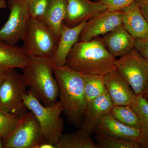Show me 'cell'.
Listing matches in <instances>:
<instances>
[{
    "mask_svg": "<svg viewBox=\"0 0 148 148\" xmlns=\"http://www.w3.org/2000/svg\"><path fill=\"white\" fill-rule=\"evenodd\" d=\"M20 116L0 109V138L7 137L18 124Z\"/></svg>",
    "mask_w": 148,
    "mask_h": 148,
    "instance_id": "obj_25",
    "label": "cell"
},
{
    "mask_svg": "<svg viewBox=\"0 0 148 148\" xmlns=\"http://www.w3.org/2000/svg\"><path fill=\"white\" fill-rule=\"evenodd\" d=\"M27 87L23 74L9 69L0 85V109L20 116L27 112L24 98Z\"/></svg>",
    "mask_w": 148,
    "mask_h": 148,
    "instance_id": "obj_6",
    "label": "cell"
},
{
    "mask_svg": "<svg viewBox=\"0 0 148 148\" xmlns=\"http://www.w3.org/2000/svg\"><path fill=\"white\" fill-rule=\"evenodd\" d=\"M131 106L138 114L141 121L138 146L139 148H148V103L142 95H137Z\"/></svg>",
    "mask_w": 148,
    "mask_h": 148,
    "instance_id": "obj_21",
    "label": "cell"
},
{
    "mask_svg": "<svg viewBox=\"0 0 148 148\" xmlns=\"http://www.w3.org/2000/svg\"><path fill=\"white\" fill-rule=\"evenodd\" d=\"M5 1V0H0V3H1L3 1Z\"/></svg>",
    "mask_w": 148,
    "mask_h": 148,
    "instance_id": "obj_35",
    "label": "cell"
},
{
    "mask_svg": "<svg viewBox=\"0 0 148 148\" xmlns=\"http://www.w3.org/2000/svg\"><path fill=\"white\" fill-rule=\"evenodd\" d=\"M115 59L98 37L77 42L69 52L66 65L81 73L105 76L115 71Z\"/></svg>",
    "mask_w": 148,
    "mask_h": 148,
    "instance_id": "obj_1",
    "label": "cell"
},
{
    "mask_svg": "<svg viewBox=\"0 0 148 148\" xmlns=\"http://www.w3.org/2000/svg\"><path fill=\"white\" fill-rule=\"evenodd\" d=\"M141 95H142L143 98L146 100V101L148 103V82L145 89Z\"/></svg>",
    "mask_w": 148,
    "mask_h": 148,
    "instance_id": "obj_31",
    "label": "cell"
},
{
    "mask_svg": "<svg viewBox=\"0 0 148 148\" xmlns=\"http://www.w3.org/2000/svg\"><path fill=\"white\" fill-rule=\"evenodd\" d=\"M90 134L80 128L75 132L62 134L55 148H98Z\"/></svg>",
    "mask_w": 148,
    "mask_h": 148,
    "instance_id": "obj_20",
    "label": "cell"
},
{
    "mask_svg": "<svg viewBox=\"0 0 148 148\" xmlns=\"http://www.w3.org/2000/svg\"><path fill=\"white\" fill-rule=\"evenodd\" d=\"M147 66L148 70V61H147Z\"/></svg>",
    "mask_w": 148,
    "mask_h": 148,
    "instance_id": "obj_34",
    "label": "cell"
},
{
    "mask_svg": "<svg viewBox=\"0 0 148 148\" xmlns=\"http://www.w3.org/2000/svg\"><path fill=\"white\" fill-rule=\"evenodd\" d=\"M53 72L58 83L63 112L72 124H79L83 120L87 105L83 74L66 64L53 67Z\"/></svg>",
    "mask_w": 148,
    "mask_h": 148,
    "instance_id": "obj_2",
    "label": "cell"
},
{
    "mask_svg": "<svg viewBox=\"0 0 148 148\" xmlns=\"http://www.w3.org/2000/svg\"><path fill=\"white\" fill-rule=\"evenodd\" d=\"M3 141V148H38L44 141L34 113L30 110L22 115L16 127Z\"/></svg>",
    "mask_w": 148,
    "mask_h": 148,
    "instance_id": "obj_8",
    "label": "cell"
},
{
    "mask_svg": "<svg viewBox=\"0 0 148 148\" xmlns=\"http://www.w3.org/2000/svg\"><path fill=\"white\" fill-rule=\"evenodd\" d=\"M95 138L98 148H139L137 143L97 133Z\"/></svg>",
    "mask_w": 148,
    "mask_h": 148,
    "instance_id": "obj_24",
    "label": "cell"
},
{
    "mask_svg": "<svg viewBox=\"0 0 148 148\" xmlns=\"http://www.w3.org/2000/svg\"><path fill=\"white\" fill-rule=\"evenodd\" d=\"M29 57L22 47L0 41V69L21 70L28 64Z\"/></svg>",
    "mask_w": 148,
    "mask_h": 148,
    "instance_id": "obj_19",
    "label": "cell"
},
{
    "mask_svg": "<svg viewBox=\"0 0 148 148\" xmlns=\"http://www.w3.org/2000/svg\"><path fill=\"white\" fill-rule=\"evenodd\" d=\"M121 11L107 10L87 20L79 41H90L105 35L122 24Z\"/></svg>",
    "mask_w": 148,
    "mask_h": 148,
    "instance_id": "obj_10",
    "label": "cell"
},
{
    "mask_svg": "<svg viewBox=\"0 0 148 148\" xmlns=\"http://www.w3.org/2000/svg\"><path fill=\"white\" fill-rule=\"evenodd\" d=\"M59 38L43 21L31 16L22 40V48L29 57L51 60L55 53Z\"/></svg>",
    "mask_w": 148,
    "mask_h": 148,
    "instance_id": "obj_5",
    "label": "cell"
},
{
    "mask_svg": "<svg viewBox=\"0 0 148 148\" xmlns=\"http://www.w3.org/2000/svg\"><path fill=\"white\" fill-rule=\"evenodd\" d=\"M141 11L148 22V0H135Z\"/></svg>",
    "mask_w": 148,
    "mask_h": 148,
    "instance_id": "obj_29",
    "label": "cell"
},
{
    "mask_svg": "<svg viewBox=\"0 0 148 148\" xmlns=\"http://www.w3.org/2000/svg\"><path fill=\"white\" fill-rule=\"evenodd\" d=\"M27 2L31 16L39 18L45 10L48 0H25Z\"/></svg>",
    "mask_w": 148,
    "mask_h": 148,
    "instance_id": "obj_26",
    "label": "cell"
},
{
    "mask_svg": "<svg viewBox=\"0 0 148 148\" xmlns=\"http://www.w3.org/2000/svg\"><path fill=\"white\" fill-rule=\"evenodd\" d=\"M114 106L107 91L88 103L81 128L91 134L103 117L110 113Z\"/></svg>",
    "mask_w": 148,
    "mask_h": 148,
    "instance_id": "obj_14",
    "label": "cell"
},
{
    "mask_svg": "<svg viewBox=\"0 0 148 148\" xmlns=\"http://www.w3.org/2000/svg\"><path fill=\"white\" fill-rule=\"evenodd\" d=\"M105 85L114 106H132L137 95L117 71L104 76Z\"/></svg>",
    "mask_w": 148,
    "mask_h": 148,
    "instance_id": "obj_11",
    "label": "cell"
},
{
    "mask_svg": "<svg viewBox=\"0 0 148 148\" xmlns=\"http://www.w3.org/2000/svg\"><path fill=\"white\" fill-rule=\"evenodd\" d=\"M24 104L27 109L32 111L38 119L44 141L55 145L63 134L64 119L61 114L64 108L61 101L52 106H45L29 90L24 96Z\"/></svg>",
    "mask_w": 148,
    "mask_h": 148,
    "instance_id": "obj_4",
    "label": "cell"
},
{
    "mask_svg": "<svg viewBox=\"0 0 148 148\" xmlns=\"http://www.w3.org/2000/svg\"><path fill=\"white\" fill-rule=\"evenodd\" d=\"M0 148H3V139L1 138H0Z\"/></svg>",
    "mask_w": 148,
    "mask_h": 148,
    "instance_id": "obj_33",
    "label": "cell"
},
{
    "mask_svg": "<svg viewBox=\"0 0 148 148\" xmlns=\"http://www.w3.org/2000/svg\"><path fill=\"white\" fill-rule=\"evenodd\" d=\"M135 0H99L98 1L106 6L108 10L121 11Z\"/></svg>",
    "mask_w": 148,
    "mask_h": 148,
    "instance_id": "obj_27",
    "label": "cell"
},
{
    "mask_svg": "<svg viewBox=\"0 0 148 148\" xmlns=\"http://www.w3.org/2000/svg\"><path fill=\"white\" fill-rule=\"evenodd\" d=\"M7 3L5 1L2 2L0 3V9L5 8L6 7Z\"/></svg>",
    "mask_w": 148,
    "mask_h": 148,
    "instance_id": "obj_32",
    "label": "cell"
},
{
    "mask_svg": "<svg viewBox=\"0 0 148 148\" xmlns=\"http://www.w3.org/2000/svg\"><path fill=\"white\" fill-rule=\"evenodd\" d=\"M8 70L0 69V85L6 76Z\"/></svg>",
    "mask_w": 148,
    "mask_h": 148,
    "instance_id": "obj_30",
    "label": "cell"
},
{
    "mask_svg": "<svg viewBox=\"0 0 148 148\" xmlns=\"http://www.w3.org/2000/svg\"><path fill=\"white\" fill-rule=\"evenodd\" d=\"M67 15L64 24L73 27L108 10L100 2L90 0H67Z\"/></svg>",
    "mask_w": 148,
    "mask_h": 148,
    "instance_id": "obj_12",
    "label": "cell"
},
{
    "mask_svg": "<svg viewBox=\"0 0 148 148\" xmlns=\"http://www.w3.org/2000/svg\"><path fill=\"white\" fill-rule=\"evenodd\" d=\"M49 59L29 57L22 70L29 90L44 106L55 104L59 97V88Z\"/></svg>",
    "mask_w": 148,
    "mask_h": 148,
    "instance_id": "obj_3",
    "label": "cell"
},
{
    "mask_svg": "<svg viewBox=\"0 0 148 148\" xmlns=\"http://www.w3.org/2000/svg\"><path fill=\"white\" fill-rule=\"evenodd\" d=\"M110 114L119 121L129 127L140 129L141 121L131 106H114Z\"/></svg>",
    "mask_w": 148,
    "mask_h": 148,
    "instance_id": "obj_23",
    "label": "cell"
},
{
    "mask_svg": "<svg viewBox=\"0 0 148 148\" xmlns=\"http://www.w3.org/2000/svg\"><path fill=\"white\" fill-rule=\"evenodd\" d=\"M135 49L148 61V34L143 38L135 39Z\"/></svg>",
    "mask_w": 148,
    "mask_h": 148,
    "instance_id": "obj_28",
    "label": "cell"
},
{
    "mask_svg": "<svg viewBox=\"0 0 148 148\" xmlns=\"http://www.w3.org/2000/svg\"><path fill=\"white\" fill-rule=\"evenodd\" d=\"M115 70L124 78L137 95H142L148 82V70L145 60L135 48L116 59Z\"/></svg>",
    "mask_w": 148,
    "mask_h": 148,
    "instance_id": "obj_7",
    "label": "cell"
},
{
    "mask_svg": "<svg viewBox=\"0 0 148 148\" xmlns=\"http://www.w3.org/2000/svg\"><path fill=\"white\" fill-rule=\"evenodd\" d=\"M67 12V0H48L44 12L38 19L45 23L59 37Z\"/></svg>",
    "mask_w": 148,
    "mask_h": 148,
    "instance_id": "obj_18",
    "label": "cell"
},
{
    "mask_svg": "<svg viewBox=\"0 0 148 148\" xmlns=\"http://www.w3.org/2000/svg\"><path fill=\"white\" fill-rule=\"evenodd\" d=\"M94 132L96 134H103L138 144L140 130L123 124L115 119L110 113L100 120Z\"/></svg>",
    "mask_w": 148,
    "mask_h": 148,
    "instance_id": "obj_15",
    "label": "cell"
},
{
    "mask_svg": "<svg viewBox=\"0 0 148 148\" xmlns=\"http://www.w3.org/2000/svg\"><path fill=\"white\" fill-rule=\"evenodd\" d=\"M7 5L10 14L0 29V41L15 45L24 39L32 16L25 0H8Z\"/></svg>",
    "mask_w": 148,
    "mask_h": 148,
    "instance_id": "obj_9",
    "label": "cell"
},
{
    "mask_svg": "<svg viewBox=\"0 0 148 148\" xmlns=\"http://www.w3.org/2000/svg\"><path fill=\"white\" fill-rule=\"evenodd\" d=\"M121 11V24L134 38L148 34V22L135 1Z\"/></svg>",
    "mask_w": 148,
    "mask_h": 148,
    "instance_id": "obj_17",
    "label": "cell"
},
{
    "mask_svg": "<svg viewBox=\"0 0 148 148\" xmlns=\"http://www.w3.org/2000/svg\"><path fill=\"white\" fill-rule=\"evenodd\" d=\"M87 20L73 27L63 24L61 34L55 53L51 59L53 67H60L66 65L67 57L72 49L79 41L80 34Z\"/></svg>",
    "mask_w": 148,
    "mask_h": 148,
    "instance_id": "obj_13",
    "label": "cell"
},
{
    "mask_svg": "<svg viewBox=\"0 0 148 148\" xmlns=\"http://www.w3.org/2000/svg\"><path fill=\"white\" fill-rule=\"evenodd\" d=\"M85 95L87 103L107 91L104 76L83 74Z\"/></svg>",
    "mask_w": 148,
    "mask_h": 148,
    "instance_id": "obj_22",
    "label": "cell"
},
{
    "mask_svg": "<svg viewBox=\"0 0 148 148\" xmlns=\"http://www.w3.org/2000/svg\"><path fill=\"white\" fill-rule=\"evenodd\" d=\"M102 39L109 52L115 58L127 54L135 48V39L122 24L104 35Z\"/></svg>",
    "mask_w": 148,
    "mask_h": 148,
    "instance_id": "obj_16",
    "label": "cell"
}]
</instances>
